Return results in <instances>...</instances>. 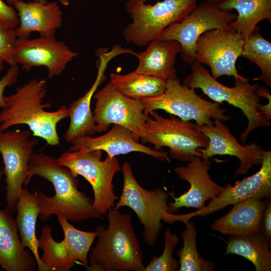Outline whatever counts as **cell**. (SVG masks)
Listing matches in <instances>:
<instances>
[{
    "label": "cell",
    "instance_id": "1",
    "mask_svg": "<svg viewBox=\"0 0 271 271\" xmlns=\"http://www.w3.org/2000/svg\"><path fill=\"white\" fill-rule=\"evenodd\" d=\"M34 176L43 178L52 183L53 196L37 191L40 207L39 218L45 221L52 215L68 221L78 222L90 219L103 220L104 216L94 209L93 199L78 189L79 181L67 167L60 165L57 159L44 153H34L29 165L28 184Z\"/></svg>",
    "mask_w": 271,
    "mask_h": 271
},
{
    "label": "cell",
    "instance_id": "2",
    "mask_svg": "<svg viewBox=\"0 0 271 271\" xmlns=\"http://www.w3.org/2000/svg\"><path fill=\"white\" fill-rule=\"evenodd\" d=\"M47 93V80L34 78L16 89L15 93L5 96L8 107L0 111V131L18 124H26L33 136L44 139L49 145L60 144L57 125L68 117L64 105L48 111L50 102L44 103Z\"/></svg>",
    "mask_w": 271,
    "mask_h": 271
},
{
    "label": "cell",
    "instance_id": "3",
    "mask_svg": "<svg viewBox=\"0 0 271 271\" xmlns=\"http://www.w3.org/2000/svg\"><path fill=\"white\" fill-rule=\"evenodd\" d=\"M108 225L98 226L97 240L90 249L88 271H145L144 256L129 214L112 208Z\"/></svg>",
    "mask_w": 271,
    "mask_h": 271
},
{
    "label": "cell",
    "instance_id": "4",
    "mask_svg": "<svg viewBox=\"0 0 271 271\" xmlns=\"http://www.w3.org/2000/svg\"><path fill=\"white\" fill-rule=\"evenodd\" d=\"M190 65L192 71L184 79L183 85L200 89L215 102L225 101L239 108L246 117L247 126L240 137L242 144L252 131L270 125V121L259 110L261 97L257 93L258 84H251L250 79L245 78H236L234 86L229 87L214 78L201 63L196 61Z\"/></svg>",
    "mask_w": 271,
    "mask_h": 271
},
{
    "label": "cell",
    "instance_id": "5",
    "mask_svg": "<svg viewBox=\"0 0 271 271\" xmlns=\"http://www.w3.org/2000/svg\"><path fill=\"white\" fill-rule=\"evenodd\" d=\"M198 0H163L154 5L142 0H128L125 9L132 20L123 30L127 43L147 46L159 39L171 24L182 21L195 8Z\"/></svg>",
    "mask_w": 271,
    "mask_h": 271
},
{
    "label": "cell",
    "instance_id": "6",
    "mask_svg": "<svg viewBox=\"0 0 271 271\" xmlns=\"http://www.w3.org/2000/svg\"><path fill=\"white\" fill-rule=\"evenodd\" d=\"M102 154L101 150L80 152L68 150L62 153L57 161L68 168L74 176H81L90 183L94 194V208L104 216L119 199L114 192L112 181L121 168L116 156L107 155L102 161Z\"/></svg>",
    "mask_w": 271,
    "mask_h": 271
},
{
    "label": "cell",
    "instance_id": "7",
    "mask_svg": "<svg viewBox=\"0 0 271 271\" xmlns=\"http://www.w3.org/2000/svg\"><path fill=\"white\" fill-rule=\"evenodd\" d=\"M123 183L120 196L114 209L126 206L137 215L144 228L143 237L150 246L157 241L163 227L164 215L169 212V192L162 188L149 190L143 188L135 178L129 163L122 165Z\"/></svg>",
    "mask_w": 271,
    "mask_h": 271
},
{
    "label": "cell",
    "instance_id": "8",
    "mask_svg": "<svg viewBox=\"0 0 271 271\" xmlns=\"http://www.w3.org/2000/svg\"><path fill=\"white\" fill-rule=\"evenodd\" d=\"M144 112L149 114L158 109L178 116L181 120H193L199 125L212 124V119L226 121L230 116L218 103L211 102L198 95L195 89L183 84L178 78L167 80L166 90L161 95L141 100Z\"/></svg>",
    "mask_w": 271,
    "mask_h": 271
},
{
    "label": "cell",
    "instance_id": "9",
    "mask_svg": "<svg viewBox=\"0 0 271 271\" xmlns=\"http://www.w3.org/2000/svg\"><path fill=\"white\" fill-rule=\"evenodd\" d=\"M57 219L64 233L63 240H55L52 228L48 225L43 227L38 239V247L43 251L41 259L45 271H69L77 263L86 267L88 254L97 232L79 230L63 217L57 216Z\"/></svg>",
    "mask_w": 271,
    "mask_h": 271
},
{
    "label": "cell",
    "instance_id": "10",
    "mask_svg": "<svg viewBox=\"0 0 271 271\" xmlns=\"http://www.w3.org/2000/svg\"><path fill=\"white\" fill-rule=\"evenodd\" d=\"M149 114L151 116L146 122V135L141 139L143 144H152L157 150L168 147L172 158L183 162L200 157L197 149L208 146L207 137L196 128V123L164 117L156 111Z\"/></svg>",
    "mask_w": 271,
    "mask_h": 271
},
{
    "label": "cell",
    "instance_id": "11",
    "mask_svg": "<svg viewBox=\"0 0 271 271\" xmlns=\"http://www.w3.org/2000/svg\"><path fill=\"white\" fill-rule=\"evenodd\" d=\"M237 15L231 11H224L216 4L202 2L182 21L174 23L161 33L158 39L175 40L181 46V57L189 64L195 62V49L199 37L213 29L233 31L230 24Z\"/></svg>",
    "mask_w": 271,
    "mask_h": 271
},
{
    "label": "cell",
    "instance_id": "12",
    "mask_svg": "<svg viewBox=\"0 0 271 271\" xmlns=\"http://www.w3.org/2000/svg\"><path fill=\"white\" fill-rule=\"evenodd\" d=\"M29 130L0 131V153L4 163L6 178V209L16 212V204L23 185H28L29 165L38 143Z\"/></svg>",
    "mask_w": 271,
    "mask_h": 271
},
{
    "label": "cell",
    "instance_id": "13",
    "mask_svg": "<svg viewBox=\"0 0 271 271\" xmlns=\"http://www.w3.org/2000/svg\"><path fill=\"white\" fill-rule=\"evenodd\" d=\"M93 97L96 99L93 114L96 132L106 131L111 124H114L129 130L137 142L145 136L149 115L145 113L141 100L124 95L110 82Z\"/></svg>",
    "mask_w": 271,
    "mask_h": 271
},
{
    "label": "cell",
    "instance_id": "14",
    "mask_svg": "<svg viewBox=\"0 0 271 271\" xmlns=\"http://www.w3.org/2000/svg\"><path fill=\"white\" fill-rule=\"evenodd\" d=\"M270 196L271 152L267 151L263 152L261 167L255 174L237 181L233 186L227 184L218 196L211 199L209 203L201 209L185 214L169 213L167 223L172 224L178 221L184 223L193 217H203L247 199L270 198Z\"/></svg>",
    "mask_w": 271,
    "mask_h": 271
},
{
    "label": "cell",
    "instance_id": "15",
    "mask_svg": "<svg viewBox=\"0 0 271 271\" xmlns=\"http://www.w3.org/2000/svg\"><path fill=\"white\" fill-rule=\"evenodd\" d=\"M244 40L234 31L213 29L202 34L195 49L196 61L209 66L212 76L216 79L223 75L243 79L236 68L241 56Z\"/></svg>",
    "mask_w": 271,
    "mask_h": 271
},
{
    "label": "cell",
    "instance_id": "16",
    "mask_svg": "<svg viewBox=\"0 0 271 271\" xmlns=\"http://www.w3.org/2000/svg\"><path fill=\"white\" fill-rule=\"evenodd\" d=\"M78 56L62 41L54 37L17 38L13 50L16 65L30 71L35 67L47 68L48 78L60 75L68 64Z\"/></svg>",
    "mask_w": 271,
    "mask_h": 271
},
{
    "label": "cell",
    "instance_id": "17",
    "mask_svg": "<svg viewBox=\"0 0 271 271\" xmlns=\"http://www.w3.org/2000/svg\"><path fill=\"white\" fill-rule=\"evenodd\" d=\"M212 124L199 125L196 128L208 138V145L197 151L202 159H209L216 155H229L236 157L240 162L235 172L236 176L247 174L253 165H261L263 149L255 143L239 144L231 134L229 127L219 119Z\"/></svg>",
    "mask_w": 271,
    "mask_h": 271
},
{
    "label": "cell",
    "instance_id": "18",
    "mask_svg": "<svg viewBox=\"0 0 271 271\" xmlns=\"http://www.w3.org/2000/svg\"><path fill=\"white\" fill-rule=\"evenodd\" d=\"M211 164L210 158L202 159L195 156L186 166L174 169L180 179L188 182L190 187L178 197H175L173 192H169L174 202L168 204L169 213H174L183 207L201 209L205 206L208 200L216 197L222 192L224 186L213 181L209 174Z\"/></svg>",
    "mask_w": 271,
    "mask_h": 271
},
{
    "label": "cell",
    "instance_id": "19",
    "mask_svg": "<svg viewBox=\"0 0 271 271\" xmlns=\"http://www.w3.org/2000/svg\"><path fill=\"white\" fill-rule=\"evenodd\" d=\"M125 52V48L119 44L113 46L110 50L107 48H100L96 51L99 59L95 80L83 96L73 101L68 107L70 123L64 136L67 142L72 143L77 139L96 133L93 114L91 110L92 98L106 78L105 71L107 64L113 58Z\"/></svg>",
    "mask_w": 271,
    "mask_h": 271
},
{
    "label": "cell",
    "instance_id": "20",
    "mask_svg": "<svg viewBox=\"0 0 271 271\" xmlns=\"http://www.w3.org/2000/svg\"><path fill=\"white\" fill-rule=\"evenodd\" d=\"M71 143L72 145L68 149L70 151L87 152L101 150L106 152L110 157L136 152L147 154L161 161L170 162V161L166 153L139 143L129 130L117 124H114L109 131L102 136H85Z\"/></svg>",
    "mask_w": 271,
    "mask_h": 271
},
{
    "label": "cell",
    "instance_id": "21",
    "mask_svg": "<svg viewBox=\"0 0 271 271\" xmlns=\"http://www.w3.org/2000/svg\"><path fill=\"white\" fill-rule=\"evenodd\" d=\"M13 6L19 18V24L15 28L17 38H29L33 32L41 37H54L62 26L63 13L55 2L26 3L19 0Z\"/></svg>",
    "mask_w": 271,
    "mask_h": 271
},
{
    "label": "cell",
    "instance_id": "22",
    "mask_svg": "<svg viewBox=\"0 0 271 271\" xmlns=\"http://www.w3.org/2000/svg\"><path fill=\"white\" fill-rule=\"evenodd\" d=\"M266 205L258 198L236 203L228 213L213 222L211 229L229 236L263 233L262 218Z\"/></svg>",
    "mask_w": 271,
    "mask_h": 271
},
{
    "label": "cell",
    "instance_id": "23",
    "mask_svg": "<svg viewBox=\"0 0 271 271\" xmlns=\"http://www.w3.org/2000/svg\"><path fill=\"white\" fill-rule=\"evenodd\" d=\"M12 214L0 209V266L7 271L36 270L35 258L23 246Z\"/></svg>",
    "mask_w": 271,
    "mask_h": 271
},
{
    "label": "cell",
    "instance_id": "24",
    "mask_svg": "<svg viewBox=\"0 0 271 271\" xmlns=\"http://www.w3.org/2000/svg\"><path fill=\"white\" fill-rule=\"evenodd\" d=\"M147 46L143 52L132 53L139 62L133 71L167 80L177 78L175 65L176 56L181 51L179 43L175 40L157 39Z\"/></svg>",
    "mask_w": 271,
    "mask_h": 271
},
{
    "label": "cell",
    "instance_id": "25",
    "mask_svg": "<svg viewBox=\"0 0 271 271\" xmlns=\"http://www.w3.org/2000/svg\"><path fill=\"white\" fill-rule=\"evenodd\" d=\"M15 220L22 244L32 252L38 270L45 271L38 251V239L36 233V222L40 212L37 191L31 193L26 187L23 188L17 202Z\"/></svg>",
    "mask_w": 271,
    "mask_h": 271
},
{
    "label": "cell",
    "instance_id": "26",
    "mask_svg": "<svg viewBox=\"0 0 271 271\" xmlns=\"http://www.w3.org/2000/svg\"><path fill=\"white\" fill-rule=\"evenodd\" d=\"M217 6L224 11H237L238 15L230 26L244 41L260 22H271V0H225Z\"/></svg>",
    "mask_w": 271,
    "mask_h": 271
},
{
    "label": "cell",
    "instance_id": "27",
    "mask_svg": "<svg viewBox=\"0 0 271 271\" xmlns=\"http://www.w3.org/2000/svg\"><path fill=\"white\" fill-rule=\"evenodd\" d=\"M270 241L259 232L244 236H229L225 255L237 254L248 259L256 271L271 270Z\"/></svg>",
    "mask_w": 271,
    "mask_h": 271
},
{
    "label": "cell",
    "instance_id": "28",
    "mask_svg": "<svg viewBox=\"0 0 271 271\" xmlns=\"http://www.w3.org/2000/svg\"><path fill=\"white\" fill-rule=\"evenodd\" d=\"M109 82L124 95L142 100L163 93L167 80L133 71L126 74L111 73Z\"/></svg>",
    "mask_w": 271,
    "mask_h": 271
},
{
    "label": "cell",
    "instance_id": "29",
    "mask_svg": "<svg viewBox=\"0 0 271 271\" xmlns=\"http://www.w3.org/2000/svg\"><path fill=\"white\" fill-rule=\"evenodd\" d=\"M254 63L260 69L261 75L252 80H261L271 87V43L260 34L257 26L244 41L241 56Z\"/></svg>",
    "mask_w": 271,
    "mask_h": 271
},
{
    "label": "cell",
    "instance_id": "30",
    "mask_svg": "<svg viewBox=\"0 0 271 271\" xmlns=\"http://www.w3.org/2000/svg\"><path fill=\"white\" fill-rule=\"evenodd\" d=\"M186 229L182 233L183 246L177 252L179 258V271H212L214 262L199 254L196 245L197 231L193 222H184Z\"/></svg>",
    "mask_w": 271,
    "mask_h": 271
},
{
    "label": "cell",
    "instance_id": "31",
    "mask_svg": "<svg viewBox=\"0 0 271 271\" xmlns=\"http://www.w3.org/2000/svg\"><path fill=\"white\" fill-rule=\"evenodd\" d=\"M165 246L162 254L154 256L145 271H176L178 270L179 262L173 257L174 251L179 242V237L167 228L164 232Z\"/></svg>",
    "mask_w": 271,
    "mask_h": 271
},
{
    "label": "cell",
    "instance_id": "32",
    "mask_svg": "<svg viewBox=\"0 0 271 271\" xmlns=\"http://www.w3.org/2000/svg\"><path fill=\"white\" fill-rule=\"evenodd\" d=\"M17 38L15 29L9 27L0 21V58L10 66L16 65L13 50Z\"/></svg>",
    "mask_w": 271,
    "mask_h": 271
},
{
    "label": "cell",
    "instance_id": "33",
    "mask_svg": "<svg viewBox=\"0 0 271 271\" xmlns=\"http://www.w3.org/2000/svg\"><path fill=\"white\" fill-rule=\"evenodd\" d=\"M19 68L18 65L10 66L6 74L0 79V107L3 109L8 107L5 101L4 91L7 87L12 86L17 81Z\"/></svg>",
    "mask_w": 271,
    "mask_h": 271
},
{
    "label": "cell",
    "instance_id": "34",
    "mask_svg": "<svg viewBox=\"0 0 271 271\" xmlns=\"http://www.w3.org/2000/svg\"><path fill=\"white\" fill-rule=\"evenodd\" d=\"M0 21L14 29L19 24V18L15 8L7 5L2 0H0Z\"/></svg>",
    "mask_w": 271,
    "mask_h": 271
},
{
    "label": "cell",
    "instance_id": "35",
    "mask_svg": "<svg viewBox=\"0 0 271 271\" xmlns=\"http://www.w3.org/2000/svg\"><path fill=\"white\" fill-rule=\"evenodd\" d=\"M263 233L271 242V202L268 201L262 218Z\"/></svg>",
    "mask_w": 271,
    "mask_h": 271
},
{
    "label": "cell",
    "instance_id": "36",
    "mask_svg": "<svg viewBox=\"0 0 271 271\" xmlns=\"http://www.w3.org/2000/svg\"><path fill=\"white\" fill-rule=\"evenodd\" d=\"M19 1V0H7V3L9 4L13 5L15 2ZM36 2H40L42 3H46L47 2L46 0H33Z\"/></svg>",
    "mask_w": 271,
    "mask_h": 271
},
{
    "label": "cell",
    "instance_id": "37",
    "mask_svg": "<svg viewBox=\"0 0 271 271\" xmlns=\"http://www.w3.org/2000/svg\"><path fill=\"white\" fill-rule=\"evenodd\" d=\"M205 1L217 5L225 0H205Z\"/></svg>",
    "mask_w": 271,
    "mask_h": 271
},
{
    "label": "cell",
    "instance_id": "38",
    "mask_svg": "<svg viewBox=\"0 0 271 271\" xmlns=\"http://www.w3.org/2000/svg\"><path fill=\"white\" fill-rule=\"evenodd\" d=\"M60 2L64 5L65 6H67L69 5L70 2L71 0H59Z\"/></svg>",
    "mask_w": 271,
    "mask_h": 271
},
{
    "label": "cell",
    "instance_id": "39",
    "mask_svg": "<svg viewBox=\"0 0 271 271\" xmlns=\"http://www.w3.org/2000/svg\"><path fill=\"white\" fill-rule=\"evenodd\" d=\"M4 62L5 61L1 58H0V72L2 71L4 69L3 64Z\"/></svg>",
    "mask_w": 271,
    "mask_h": 271
},
{
    "label": "cell",
    "instance_id": "40",
    "mask_svg": "<svg viewBox=\"0 0 271 271\" xmlns=\"http://www.w3.org/2000/svg\"><path fill=\"white\" fill-rule=\"evenodd\" d=\"M4 174V171L0 168V183L2 181V177Z\"/></svg>",
    "mask_w": 271,
    "mask_h": 271
},
{
    "label": "cell",
    "instance_id": "41",
    "mask_svg": "<svg viewBox=\"0 0 271 271\" xmlns=\"http://www.w3.org/2000/svg\"><path fill=\"white\" fill-rule=\"evenodd\" d=\"M143 2H146L147 1H148V0H142Z\"/></svg>",
    "mask_w": 271,
    "mask_h": 271
},
{
    "label": "cell",
    "instance_id": "42",
    "mask_svg": "<svg viewBox=\"0 0 271 271\" xmlns=\"http://www.w3.org/2000/svg\"><path fill=\"white\" fill-rule=\"evenodd\" d=\"M0 270H1V269H0Z\"/></svg>",
    "mask_w": 271,
    "mask_h": 271
}]
</instances>
